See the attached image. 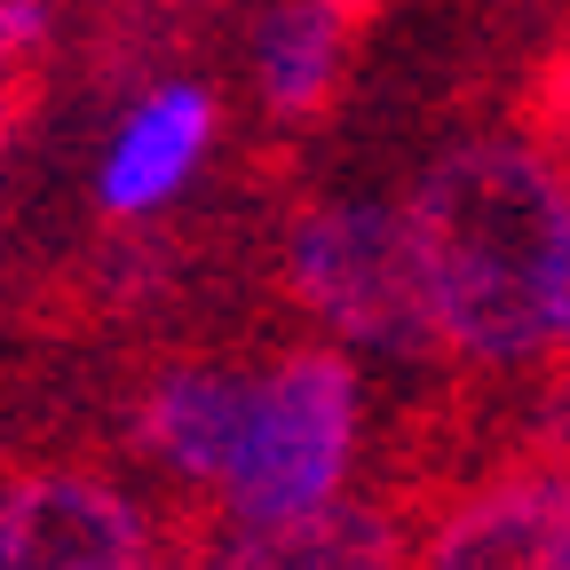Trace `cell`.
Segmentation results:
<instances>
[{"label": "cell", "instance_id": "7c38bea8", "mask_svg": "<svg viewBox=\"0 0 570 570\" xmlns=\"http://www.w3.org/2000/svg\"><path fill=\"white\" fill-rule=\"evenodd\" d=\"M48 40H56L48 0H0V88L48 80Z\"/></svg>", "mask_w": 570, "mask_h": 570}, {"label": "cell", "instance_id": "8fae6325", "mask_svg": "<svg viewBox=\"0 0 570 570\" xmlns=\"http://www.w3.org/2000/svg\"><path fill=\"white\" fill-rule=\"evenodd\" d=\"M515 452L570 460V356L562 365H539L531 389L515 396Z\"/></svg>", "mask_w": 570, "mask_h": 570}, {"label": "cell", "instance_id": "5b68a950", "mask_svg": "<svg viewBox=\"0 0 570 570\" xmlns=\"http://www.w3.org/2000/svg\"><path fill=\"white\" fill-rule=\"evenodd\" d=\"M412 570H570V460L499 452L420 508Z\"/></svg>", "mask_w": 570, "mask_h": 570}, {"label": "cell", "instance_id": "52a82bcc", "mask_svg": "<svg viewBox=\"0 0 570 570\" xmlns=\"http://www.w3.org/2000/svg\"><path fill=\"white\" fill-rule=\"evenodd\" d=\"M412 491L373 483L285 523H238L206 554V570H412Z\"/></svg>", "mask_w": 570, "mask_h": 570}, {"label": "cell", "instance_id": "7a4b0ae2", "mask_svg": "<svg viewBox=\"0 0 570 570\" xmlns=\"http://www.w3.org/2000/svg\"><path fill=\"white\" fill-rule=\"evenodd\" d=\"M269 294L302 325H325L333 341L396 356V365L452 356L420 230H412V214H396L381 198H302L277 223Z\"/></svg>", "mask_w": 570, "mask_h": 570}, {"label": "cell", "instance_id": "5bb4252c", "mask_svg": "<svg viewBox=\"0 0 570 570\" xmlns=\"http://www.w3.org/2000/svg\"><path fill=\"white\" fill-rule=\"evenodd\" d=\"M562 356H570V285H562V333H554V356H547V365H562Z\"/></svg>", "mask_w": 570, "mask_h": 570}, {"label": "cell", "instance_id": "4fadbf2b", "mask_svg": "<svg viewBox=\"0 0 570 570\" xmlns=\"http://www.w3.org/2000/svg\"><path fill=\"white\" fill-rule=\"evenodd\" d=\"M40 104H48V80H24V88H0V159L17 151V135L40 119Z\"/></svg>", "mask_w": 570, "mask_h": 570}, {"label": "cell", "instance_id": "3957f363", "mask_svg": "<svg viewBox=\"0 0 570 570\" xmlns=\"http://www.w3.org/2000/svg\"><path fill=\"white\" fill-rule=\"evenodd\" d=\"M356 373L341 348H285L254 381V420L238 468L223 483L230 523H285L341 499V475L356 460Z\"/></svg>", "mask_w": 570, "mask_h": 570}, {"label": "cell", "instance_id": "30bf717a", "mask_svg": "<svg viewBox=\"0 0 570 570\" xmlns=\"http://www.w3.org/2000/svg\"><path fill=\"white\" fill-rule=\"evenodd\" d=\"M508 127L570 159V0L554 9V24H547V40L531 48V63L515 71V88H508Z\"/></svg>", "mask_w": 570, "mask_h": 570}, {"label": "cell", "instance_id": "9a60e30c", "mask_svg": "<svg viewBox=\"0 0 570 570\" xmlns=\"http://www.w3.org/2000/svg\"><path fill=\"white\" fill-rule=\"evenodd\" d=\"M151 570H183V562H151Z\"/></svg>", "mask_w": 570, "mask_h": 570}, {"label": "cell", "instance_id": "9c48e42d", "mask_svg": "<svg viewBox=\"0 0 570 570\" xmlns=\"http://www.w3.org/2000/svg\"><path fill=\"white\" fill-rule=\"evenodd\" d=\"M356 24L341 0H277V9L254 24V96L277 127H317L356 63Z\"/></svg>", "mask_w": 570, "mask_h": 570}, {"label": "cell", "instance_id": "ba28073f", "mask_svg": "<svg viewBox=\"0 0 570 570\" xmlns=\"http://www.w3.org/2000/svg\"><path fill=\"white\" fill-rule=\"evenodd\" d=\"M214 127H223L214 88H198V80L151 88V96L127 111V127L111 135L104 175H96V206H104V214H159V206L206 167Z\"/></svg>", "mask_w": 570, "mask_h": 570}, {"label": "cell", "instance_id": "6da1fadb", "mask_svg": "<svg viewBox=\"0 0 570 570\" xmlns=\"http://www.w3.org/2000/svg\"><path fill=\"white\" fill-rule=\"evenodd\" d=\"M412 230L428 254L444 341L468 373H539L562 333L570 285V175L531 135L452 142L412 183Z\"/></svg>", "mask_w": 570, "mask_h": 570}, {"label": "cell", "instance_id": "8992f818", "mask_svg": "<svg viewBox=\"0 0 570 570\" xmlns=\"http://www.w3.org/2000/svg\"><path fill=\"white\" fill-rule=\"evenodd\" d=\"M167 523L119 475L48 460L0 475V570H151Z\"/></svg>", "mask_w": 570, "mask_h": 570}, {"label": "cell", "instance_id": "277c9868", "mask_svg": "<svg viewBox=\"0 0 570 570\" xmlns=\"http://www.w3.org/2000/svg\"><path fill=\"white\" fill-rule=\"evenodd\" d=\"M111 420H119V444L151 475L175 483V499H214L238 468L246 420H254V381L223 348L175 341V348H151L127 365Z\"/></svg>", "mask_w": 570, "mask_h": 570}]
</instances>
